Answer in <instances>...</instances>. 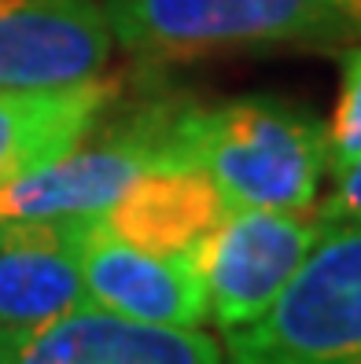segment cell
<instances>
[{
    "mask_svg": "<svg viewBox=\"0 0 361 364\" xmlns=\"http://www.w3.org/2000/svg\"><path fill=\"white\" fill-rule=\"evenodd\" d=\"M111 26L96 0H0V92L103 74Z\"/></svg>",
    "mask_w": 361,
    "mask_h": 364,
    "instance_id": "7",
    "label": "cell"
},
{
    "mask_svg": "<svg viewBox=\"0 0 361 364\" xmlns=\"http://www.w3.org/2000/svg\"><path fill=\"white\" fill-rule=\"evenodd\" d=\"M325 147L328 169H339L361 155V48H350L343 55V81H339L332 122L325 125Z\"/></svg>",
    "mask_w": 361,
    "mask_h": 364,
    "instance_id": "12",
    "label": "cell"
},
{
    "mask_svg": "<svg viewBox=\"0 0 361 364\" xmlns=\"http://www.w3.org/2000/svg\"><path fill=\"white\" fill-rule=\"evenodd\" d=\"M332 173H335L332 196L317 210V218L328 228L332 225H361V155H354L347 166L332 169Z\"/></svg>",
    "mask_w": 361,
    "mask_h": 364,
    "instance_id": "13",
    "label": "cell"
},
{
    "mask_svg": "<svg viewBox=\"0 0 361 364\" xmlns=\"http://www.w3.org/2000/svg\"><path fill=\"white\" fill-rule=\"evenodd\" d=\"M325 228L317 210H229L196 250L206 316L221 331L262 316Z\"/></svg>",
    "mask_w": 361,
    "mask_h": 364,
    "instance_id": "5",
    "label": "cell"
},
{
    "mask_svg": "<svg viewBox=\"0 0 361 364\" xmlns=\"http://www.w3.org/2000/svg\"><path fill=\"white\" fill-rule=\"evenodd\" d=\"M103 15L144 63L347 45L328 0H103Z\"/></svg>",
    "mask_w": 361,
    "mask_h": 364,
    "instance_id": "3",
    "label": "cell"
},
{
    "mask_svg": "<svg viewBox=\"0 0 361 364\" xmlns=\"http://www.w3.org/2000/svg\"><path fill=\"white\" fill-rule=\"evenodd\" d=\"M196 114L199 103L177 92L140 100L122 118L100 122L96 140L0 188V218H100L140 173L196 166Z\"/></svg>",
    "mask_w": 361,
    "mask_h": 364,
    "instance_id": "1",
    "label": "cell"
},
{
    "mask_svg": "<svg viewBox=\"0 0 361 364\" xmlns=\"http://www.w3.org/2000/svg\"><path fill=\"white\" fill-rule=\"evenodd\" d=\"M347 41H361V0H328Z\"/></svg>",
    "mask_w": 361,
    "mask_h": 364,
    "instance_id": "14",
    "label": "cell"
},
{
    "mask_svg": "<svg viewBox=\"0 0 361 364\" xmlns=\"http://www.w3.org/2000/svg\"><path fill=\"white\" fill-rule=\"evenodd\" d=\"M81 228L85 218H0V331H33L85 306Z\"/></svg>",
    "mask_w": 361,
    "mask_h": 364,
    "instance_id": "9",
    "label": "cell"
},
{
    "mask_svg": "<svg viewBox=\"0 0 361 364\" xmlns=\"http://www.w3.org/2000/svg\"><path fill=\"white\" fill-rule=\"evenodd\" d=\"M229 203L203 169H152L140 173L100 213V225L115 240L147 254L196 258L203 240L221 225Z\"/></svg>",
    "mask_w": 361,
    "mask_h": 364,
    "instance_id": "11",
    "label": "cell"
},
{
    "mask_svg": "<svg viewBox=\"0 0 361 364\" xmlns=\"http://www.w3.org/2000/svg\"><path fill=\"white\" fill-rule=\"evenodd\" d=\"M225 364H361V225H332L273 306L225 331Z\"/></svg>",
    "mask_w": 361,
    "mask_h": 364,
    "instance_id": "4",
    "label": "cell"
},
{
    "mask_svg": "<svg viewBox=\"0 0 361 364\" xmlns=\"http://www.w3.org/2000/svg\"><path fill=\"white\" fill-rule=\"evenodd\" d=\"M0 364H221L196 328H155L93 306L33 331H0Z\"/></svg>",
    "mask_w": 361,
    "mask_h": 364,
    "instance_id": "8",
    "label": "cell"
},
{
    "mask_svg": "<svg viewBox=\"0 0 361 364\" xmlns=\"http://www.w3.org/2000/svg\"><path fill=\"white\" fill-rule=\"evenodd\" d=\"M192 155L229 210H310L328 169L325 122L277 96L199 103Z\"/></svg>",
    "mask_w": 361,
    "mask_h": 364,
    "instance_id": "2",
    "label": "cell"
},
{
    "mask_svg": "<svg viewBox=\"0 0 361 364\" xmlns=\"http://www.w3.org/2000/svg\"><path fill=\"white\" fill-rule=\"evenodd\" d=\"M122 77L96 74L89 81L52 89L0 92V188L56 162L115 111Z\"/></svg>",
    "mask_w": 361,
    "mask_h": 364,
    "instance_id": "10",
    "label": "cell"
},
{
    "mask_svg": "<svg viewBox=\"0 0 361 364\" xmlns=\"http://www.w3.org/2000/svg\"><path fill=\"white\" fill-rule=\"evenodd\" d=\"M78 269L85 306L93 309L155 328H199L206 320V291L196 258L137 250L115 240L100 218H85Z\"/></svg>",
    "mask_w": 361,
    "mask_h": 364,
    "instance_id": "6",
    "label": "cell"
}]
</instances>
